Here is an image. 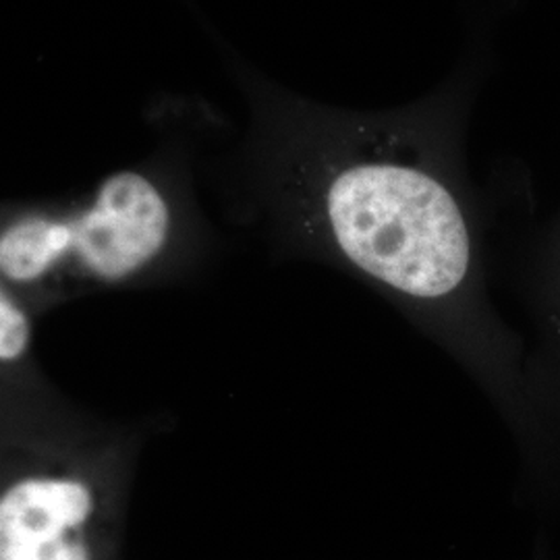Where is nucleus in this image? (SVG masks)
Here are the masks:
<instances>
[{
	"instance_id": "f257e3e1",
	"label": "nucleus",
	"mask_w": 560,
	"mask_h": 560,
	"mask_svg": "<svg viewBox=\"0 0 560 560\" xmlns=\"http://www.w3.org/2000/svg\"><path fill=\"white\" fill-rule=\"evenodd\" d=\"M241 85L249 125L222 180L231 219L275 260L324 264L378 291L520 425L517 351L486 293L463 119L448 96L349 113L249 69Z\"/></svg>"
},
{
	"instance_id": "20e7f679",
	"label": "nucleus",
	"mask_w": 560,
	"mask_h": 560,
	"mask_svg": "<svg viewBox=\"0 0 560 560\" xmlns=\"http://www.w3.org/2000/svg\"><path fill=\"white\" fill-rule=\"evenodd\" d=\"M38 324L0 279V413L59 395L38 355Z\"/></svg>"
},
{
	"instance_id": "39448f33",
	"label": "nucleus",
	"mask_w": 560,
	"mask_h": 560,
	"mask_svg": "<svg viewBox=\"0 0 560 560\" xmlns=\"http://www.w3.org/2000/svg\"><path fill=\"white\" fill-rule=\"evenodd\" d=\"M555 305V316H550V322L555 320L557 324H559L560 328V298H557L555 301H550V307ZM560 337V335H559Z\"/></svg>"
},
{
	"instance_id": "7ed1b4c3",
	"label": "nucleus",
	"mask_w": 560,
	"mask_h": 560,
	"mask_svg": "<svg viewBox=\"0 0 560 560\" xmlns=\"http://www.w3.org/2000/svg\"><path fill=\"white\" fill-rule=\"evenodd\" d=\"M154 434L65 390L0 413V560H106Z\"/></svg>"
},
{
	"instance_id": "f03ea898",
	"label": "nucleus",
	"mask_w": 560,
	"mask_h": 560,
	"mask_svg": "<svg viewBox=\"0 0 560 560\" xmlns=\"http://www.w3.org/2000/svg\"><path fill=\"white\" fill-rule=\"evenodd\" d=\"M217 254L194 164L177 145L73 198L0 200V279L38 322L94 295L187 284Z\"/></svg>"
}]
</instances>
